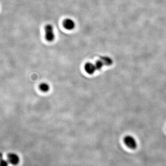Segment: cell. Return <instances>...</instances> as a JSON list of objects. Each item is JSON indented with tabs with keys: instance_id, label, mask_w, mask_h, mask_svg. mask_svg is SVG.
<instances>
[{
	"instance_id": "1",
	"label": "cell",
	"mask_w": 166,
	"mask_h": 166,
	"mask_svg": "<svg viewBox=\"0 0 166 166\" xmlns=\"http://www.w3.org/2000/svg\"><path fill=\"white\" fill-rule=\"evenodd\" d=\"M123 140L125 145L129 148L134 149L137 148V142L133 136L127 135L124 137Z\"/></svg>"
},
{
	"instance_id": "2",
	"label": "cell",
	"mask_w": 166,
	"mask_h": 166,
	"mask_svg": "<svg viewBox=\"0 0 166 166\" xmlns=\"http://www.w3.org/2000/svg\"><path fill=\"white\" fill-rule=\"evenodd\" d=\"M45 38L48 42H52L55 38L54 29L51 25H47L45 26Z\"/></svg>"
},
{
	"instance_id": "3",
	"label": "cell",
	"mask_w": 166,
	"mask_h": 166,
	"mask_svg": "<svg viewBox=\"0 0 166 166\" xmlns=\"http://www.w3.org/2000/svg\"><path fill=\"white\" fill-rule=\"evenodd\" d=\"M8 163L12 165H18L19 163V157L17 154L14 153H11L8 155Z\"/></svg>"
},
{
	"instance_id": "4",
	"label": "cell",
	"mask_w": 166,
	"mask_h": 166,
	"mask_svg": "<svg viewBox=\"0 0 166 166\" xmlns=\"http://www.w3.org/2000/svg\"><path fill=\"white\" fill-rule=\"evenodd\" d=\"M84 70L89 74H93L97 70L95 65L92 63L88 62L84 65Z\"/></svg>"
},
{
	"instance_id": "5",
	"label": "cell",
	"mask_w": 166,
	"mask_h": 166,
	"mask_svg": "<svg viewBox=\"0 0 166 166\" xmlns=\"http://www.w3.org/2000/svg\"><path fill=\"white\" fill-rule=\"evenodd\" d=\"M64 28L68 30H72L75 27V23L71 19H66L63 23Z\"/></svg>"
},
{
	"instance_id": "6",
	"label": "cell",
	"mask_w": 166,
	"mask_h": 166,
	"mask_svg": "<svg viewBox=\"0 0 166 166\" xmlns=\"http://www.w3.org/2000/svg\"><path fill=\"white\" fill-rule=\"evenodd\" d=\"M103 64L106 66H110L113 64V60L112 59L108 56H102L100 59Z\"/></svg>"
},
{
	"instance_id": "7",
	"label": "cell",
	"mask_w": 166,
	"mask_h": 166,
	"mask_svg": "<svg viewBox=\"0 0 166 166\" xmlns=\"http://www.w3.org/2000/svg\"><path fill=\"white\" fill-rule=\"evenodd\" d=\"M39 89L41 91L46 92L50 90V86L46 83H43L39 85Z\"/></svg>"
},
{
	"instance_id": "8",
	"label": "cell",
	"mask_w": 166,
	"mask_h": 166,
	"mask_svg": "<svg viewBox=\"0 0 166 166\" xmlns=\"http://www.w3.org/2000/svg\"><path fill=\"white\" fill-rule=\"evenodd\" d=\"M95 65V67H96L97 70H100L102 68L103 66L104 65L103 64L102 61H101V59H99L98 61L96 62Z\"/></svg>"
},
{
	"instance_id": "9",
	"label": "cell",
	"mask_w": 166,
	"mask_h": 166,
	"mask_svg": "<svg viewBox=\"0 0 166 166\" xmlns=\"http://www.w3.org/2000/svg\"><path fill=\"white\" fill-rule=\"evenodd\" d=\"M8 162L5 160L0 159V166H8Z\"/></svg>"
},
{
	"instance_id": "10",
	"label": "cell",
	"mask_w": 166,
	"mask_h": 166,
	"mask_svg": "<svg viewBox=\"0 0 166 166\" xmlns=\"http://www.w3.org/2000/svg\"><path fill=\"white\" fill-rule=\"evenodd\" d=\"M2 156H2V153L1 152H0V159H2Z\"/></svg>"
}]
</instances>
